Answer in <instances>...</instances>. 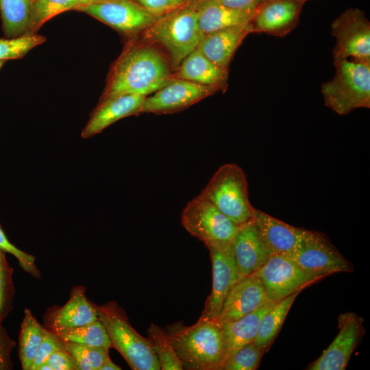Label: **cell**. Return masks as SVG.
Returning <instances> with one entry per match:
<instances>
[{
  "instance_id": "obj_25",
  "label": "cell",
  "mask_w": 370,
  "mask_h": 370,
  "mask_svg": "<svg viewBox=\"0 0 370 370\" xmlns=\"http://www.w3.org/2000/svg\"><path fill=\"white\" fill-rule=\"evenodd\" d=\"M297 291L278 301L262 317L254 343L267 352L279 333L286 317L297 296Z\"/></svg>"
},
{
  "instance_id": "obj_40",
  "label": "cell",
  "mask_w": 370,
  "mask_h": 370,
  "mask_svg": "<svg viewBox=\"0 0 370 370\" xmlns=\"http://www.w3.org/2000/svg\"><path fill=\"white\" fill-rule=\"evenodd\" d=\"M153 14L161 16L171 10V0H134Z\"/></svg>"
},
{
  "instance_id": "obj_37",
  "label": "cell",
  "mask_w": 370,
  "mask_h": 370,
  "mask_svg": "<svg viewBox=\"0 0 370 370\" xmlns=\"http://www.w3.org/2000/svg\"><path fill=\"white\" fill-rule=\"evenodd\" d=\"M16 343L10 338L6 329L0 324V370H10L14 365L11 354Z\"/></svg>"
},
{
  "instance_id": "obj_46",
  "label": "cell",
  "mask_w": 370,
  "mask_h": 370,
  "mask_svg": "<svg viewBox=\"0 0 370 370\" xmlns=\"http://www.w3.org/2000/svg\"><path fill=\"white\" fill-rule=\"evenodd\" d=\"M293 1H300V2L304 3L305 1H306L308 0H293Z\"/></svg>"
},
{
  "instance_id": "obj_1",
  "label": "cell",
  "mask_w": 370,
  "mask_h": 370,
  "mask_svg": "<svg viewBox=\"0 0 370 370\" xmlns=\"http://www.w3.org/2000/svg\"><path fill=\"white\" fill-rule=\"evenodd\" d=\"M173 79L167 60L158 49L132 45L114 63L99 101L129 94L147 97Z\"/></svg>"
},
{
  "instance_id": "obj_12",
  "label": "cell",
  "mask_w": 370,
  "mask_h": 370,
  "mask_svg": "<svg viewBox=\"0 0 370 370\" xmlns=\"http://www.w3.org/2000/svg\"><path fill=\"white\" fill-rule=\"evenodd\" d=\"M206 247L212 262V286L199 319H217L229 291L242 278L232 242L210 244Z\"/></svg>"
},
{
  "instance_id": "obj_13",
  "label": "cell",
  "mask_w": 370,
  "mask_h": 370,
  "mask_svg": "<svg viewBox=\"0 0 370 370\" xmlns=\"http://www.w3.org/2000/svg\"><path fill=\"white\" fill-rule=\"evenodd\" d=\"M338 332L322 354L310 364L308 370H345L364 334L363 319L354 312L341 314Z\"/></svg>"
},
{
  "instance_id": "obj_4",
  "label": "cell",
  "mask_w": 370,
  "mask_h": 370,
  "mask_svg": "<svg viewBox=\"0 0 370 370\" xmlns=\"http://www.w3.org/2000/svg\"><path fill=\"white\" fill-rule=\"evenodd\" d=\"M98 319L103 325L112 347L115 348L133 370H160L158 360L148 338L130 324L124 310L114 301L95 304Z\"/></svg>"
},
{
  "instance_id": "obj_30",
  "label": "cell",
  "mask_w": 370,
  "mask_h": 370,
  "mask_svg": "<svg viewBox=\"0 0 370 370\" xmlns=\"http://www.w3.org/2000/svg\"><path fill=\"white\" fill-rule=\"evenodd\" d=\"M152 349L162 370H182V364L165 331L160 326L151 323L147 331Z\"/></svg>"
},
{
  "instance_id": "obj_43",
  "label": "cell",
  "mask_w": 370,
  "mask_h": 370,
  "mask_svg": "<svg viewBox=\"0 0 370 370\" xmlns=\"http://www.w3.org/2000/svg\"><path fill=\"white\" fill-rule=\"evenodd\" d=\"M79 1H81L82 5H86V4L102 3V2L108 1L110 0H79Z\"/></svg>"
},
{
  "instance_id": "obj_5",
  "label": "cell",
  "mask_w": 370,
  "mask_h": 370,
  "mask_svg": "<svg viewBox=\"0 0 370 370\" xmlns=\"http://www.w3.org/2000/svg\"><path fill=\"white\" fill-rule=\"evenodd\" d=\"M199 197L212 204L236 225L254 221L244 171L236 164L221 165L213 174Z\"/></svg>"
},
{
  "instance_id": "obj_7",
  "label": "cell",
  "mask_w": 370,
  "mask_h": 370,
  "mask_svg": "<svg viewBox=\"0 0 370 370\" xmlns=\"http://www.w3.org/2000/svg\"><path fill=\"white\" fill-rule=\"evenodd\" d=\"M181 224L206 246L232 242L238 227L212 204L199 195L184 208Z\"/></svg>"
},
{
  "instance_id": "obj_6",
  "label": "cell",
  "mask_w": 370,
  "mask_h": 370,
  "mask_svg": "<svg viewBox=\"0 0 370 370\" xmlns=\"http://www.w3.org/2000/svg\"><path fill=\"white\" fill-rule=\"evenodd\" d=\"M147 30L148 37L167 51L173 66H179L204 36L197 12L190 3L171 10Z\"/></svg>"
},
{
  "instance_id": "obj_10",
  "label": "cell",
  "mask_w": 370,
  "mask_h": 370,
  "mask_svg": "<svg viewBox=\"0 0 370 370\" xmlns=\"http://www.w3.org/2000/svg\"><path fill=\"white\" fill-rule=\"evenodd\" d=\"M74 10L90 15L127 37L148 29L160 17L134 0H110L81 5Z\"/></svg>"
},
{
  "instance_id": "obj_35",
  "label": "cell",
  "mask_w": 370,
  "mask_h": 370,
  "mask_svg": "<svg viewBox=\"0 0 370 370\" xmlns=\"http://www.w3.org/2000/svg\"><path fill=\"white\" fill-rule=\"evenodd\" d=\"M0 249L5 253L13 255L18 262L21 269L36 279L41 277V273L36 266V258L15 247L6 237L3 230L0 226Z\"/></svg>"
},
{
  "instance_id": "obj_28",
  "label": "cell",
  "mask_w": 370,
  "mask_h": 370,
  "mask_svg": "<svg viewBox=\"0 0 370 370\" xmlns=\"http://www.w3.org/2000/svg\"><path fill=\"white\" fill-rule=\"evenodd\" d=\"M50 332L62 341L108 349L112 347L107 332L99 319L84 325Z\"/></svg>"
},
{
  "instance_id": "obj_34",
  "label": "cell",
  "mask_w": 370,
  "mask_h": 370,
  "mask_svg": "<svg viewBox=\"0 0 370 370\" xmlns=\"http://www.w3.org/2000/svg\"><path fill=\"white\" fill-rule=\"evenodd\" d=\"M13 271L6 259L5 252L0 249V324L13 308L15 295Z\"/></svg>"
},
{
  "instance_id": "obj_24",
  "label": "cell",
  "mask_w": 370,
  "mask_h": 370,
  "mask_svg": "<svg viewBox=\"0 0 370 370\" xmlns=\"http://www.w3.org/2000/svg\"><path fill=\"white\" fill-rule=\"evenodd\" d=\"M277 302L267 299L251 313L238 319L220 323L227 358L240 347L254 341L262 317Z\"/></svg>"
},
{
  "instance_id": "obj_16",
  "label": "cell",
  "mask_w": 370,
  "mask_h": 370,
  "mask_svg": "<svg viewBox=\"0 0 370 370\" xmlns=\"http://www.w3.org/2000/svg\"><path fill=\"white\" fill-rule=\"evenodd\" d=\"M98 319L95 304L86 296V288L73 287L70 297L61 307L49 308L44 317V327L49 331L76 328Z\"/></svg>"
},
{
  "instance_id": "obj_31",
  "label": "cell",
  "mask_w": 370,
  "mask_h": 370,
  "mask_svg": "<svg viewBox=\"0 0 370 370\" xmlns=\"http://www.w3.org/2000/svg\"><path fill=\"white\" fill-rule=\"evenodd\" d=\"M62 346L74 360L76 370H99L109 357V349L66 342Z\"/></svg>"
},
{
  "instance_id": "obj_20",
  "label": "cell",
  "mask_w": 370,
  "mask_h": 370,
  "mask_svg": "<svg viewBox=\"0 0 370 370\" xmlns=\"http://www.w3.org/2000/svg\"><path fill=\"white\" fill-rule=\"evenodd\" d=\"M254 215V223L271 255L291 254L295 250L305 230L291 225L256 208Z\"/></svg>"
},
{
  "instance_id": "obj_14",
  "label": "cell",
  "mask_w": 370,
  "mask_h": 370,
  "mask_svg": "<svg viewBox=\"0 0 370 370\" xmlns=\"http://www.w3.org/2000/svg\"><path fill=\"white\" fill-rule=\"evenodd\" d=\"M217 91L215 88L177 79L145 97L141 113H169L180 110Z\"/></svg>"
},
{
  "instance_id": "obj_22",
  "label": "cell",
  "mask_w": 370,
  "mask_h": 370,
  "mask_svg": "<svg viewBox=\"0 0 370 370\" xmlns=\"http://www.w3.org/2000/svg\"><path fill=\"white\" fill-rule=\"evenodd\" d=\"M190 3L197 12L199 25L204 35L248 23L256 12L233 10L213 0H197Z\"/></svg>"
},
{
  "instance_id": "obj_39",
  "label": "cell",
  "mask_w": 370,
  "mask_h": 370,
  "mask_svg": "<svg viewBox=\"0 0 370 370\" xmlns=\"http://www.w3.org/2000/svg\"><path fill=\"white\" fill-rule=\"evenodd\" d=\"M229 8L256 12L264 0H213Z\"/></svg>"
},
{
  "instance_id": "obj_9",
  "label": "cell",
  "mask_w": 370,
  "mask_h": 370,
  "mask_svg": "<svg viewBox=\"0 0 370 370\" xmlns=\"http://www.w3.org/2000/svg\"><path fill=\"white\" fill-rule=\"evenodd\" d=\"M304 271L325 277L328 275L354 271L352 264L322 234L304 230L295 250L289 254Z\"/></svg>"
},
{
  "instance_id": "obj_19",
  "label": "cell",
  "mask_w": 370,
  "mask_h": 370,
  "mask_svg": "<svg viewBox=\"0 0 370 370\" xmlns=\"http://www.w3.org/2000/svg\"><path fill=\"white\" fill-rule=\"evenodd\" d=\"M145 98V96L129 94L99 101L82 131V137H92L123 118L141 113Z\"/></svg>"
},
{
  "instance_id": "obj_32",
  "label": "cell",
  "mask_w": 370,
  "mask_h": 370,
  "mask_svg": "<svg viewBox=\"0 0 370 370\" xmlns=\"http://www.w3.org/2000/svg\"><path fill=\"white\" fill-rule=\"evenodd\" d=\"M46 38L37 33L12 38H0V60L23 58L31 49L42 44Z\"/></svg>"
},
{
  "instance_id": "obj_23",
  "label": "cell",
  "mask_w": 370,
  "mask_h": 370,
  "mask_svg": "<svg viewBox=\"0 0 370 370\" xmlns=\"http://www.w3.org/2000/svg\"><path fill=\"white\" fill-rule=\"evenodd\" d=\"M228 70L206 58L197 48L188 55L179 66L177 77L199 84L224 90Z\"/></svg>"
},
{
  "instance_id": "obj_8",
  "label": "cell",
  "mask_w": 370,
  "mask_h": 370,
  "mask_svg": "<svg viewBox=\"0 0 370 370\" xmlns=\"http://www.w3.org/2000/svg\"><path fill=\"white\" fill-rule=\"evenodd\" d=\"M262 283L267 297L280 300L324 278L302 269L289 254H272L254 274Z\"/></svg>"
},
{
  "instance_id": "obj_11",
  "label": "cell",
  "mask_w": 370,
  "mask_h": 370,
  "mask_svg": "<svg viewBox=\"0 0 370 370\" xmlns=\"http://www.w3.org/2000/svg\"><path fill=\"white\" fill-rule=\"evenodd\" d=\"M331 32L336 39L334 60L353 58L370 62V23L363 12L346 10L333 21Z\"/></svg>"
},
{
  "instance_id": "obj_15",
  "label": "cell",
  "mask_w": 370,
  "mask_h": 370,
  "mask_svg": "<svg viewBox=\"0 0 370 370\" xmlns=\"http://www.w3.org/2000/svg\"><path fill=\"white\" fill-rule=\"evenodd\" d=\"M303 4L293 0H264L250 21L253 32L286 35L296 27Z\"/></svg>"
},
{
  "instance_id": "obj_41",
  "label": "cell",
  "mask_w": 370,
  "mask_h": 370,
  "mask_svg": "<svg viewBox=\"0 0 370 370\" xmlns=\"http://www.w3.org/2000/svg\"><path fill=\"white\" fill-rule=\"evenodd\" d=\"M121 368L114 364L110 358H108L102 365L99 370H121Z\"/></svg>"
},
{
  "instance_id": "obj_17",
  "label": "cell",
  "mask_w": 370,
  "mask_h": 370,
  "mask_svg": "<svg viewBox=\"0 0 370 370\" xmlns=\"http://www.w3.org/2000/svg\"><path fill=\"white\" fill-rule=\"evenodd\" d=\"M267 299L258 277L251 275L242 278L229 291L217 320L222 323L238 319L258 308Z\"/></svg>"
},
{
  "instance_id": "obj_3",
  "label": "cell",
  "mask_w": 370,
  "mask_h": 370,
  "mask_svg": "<svg viewBox=\"0 0 370 370\" xmlns=\"http://www.w3.org/2000/svg\"><path fill=\"white\" fill-rule=\"evenodd\" d=\"M334 77L322 84L325 105L340 115L370 108V62L353 58L334 60Z\"/></svg>"
},
{
  "instance_id": "obj_29",
  "label": "cell",
  "mask_w": 370,
  "mask_h": 370,
  "mask_svg": "<svg viewBox=\"0 0 370 370\" xmlns=\"http://www.w3.org/2000/svg\"><path fill=\"white\" fill-rule=\"evenodd\" d=\"M82 5L79 0H30L29 33H37L42 25L55 16Z\"/></svg>"
},
{
  "instance_id": "obj_45",
  "label": "cell",
  "mask_w": 370,
  "mask_h": 370,
  "mask_svg": "<svg viewBox=\"0 0 370 370\" xmlns=\"http://www.w3.org/2000/svg\"><path fill=\"white\" fill-rule=\"evenodd\" d=\"M197 0H187V1L186 3H191V2H194V1H196Z\"/></svg>"
},
{
  "instance_id": "obj_18",
  "label": "cell",
  "mask_w": 370,
  "mask_h": 370,
  "mask_svg": "<svg viewBox=\"0 0 370 370\" xmlns=\"http://www.w3.org/2000/svg\"><path fill=\"white\" fill-rule=\"evenodd\" d=\"M232 243L241 278L254 274L271 255L254 221L238 226Z\"/></svg>"
},
{
  "instance_id": "obj_36",
  "label": "cell",
  "mask_w": 370,
  "mask_h": 370,
  "mask_svg": "<svg viewBox=\"0 0 370 370\" xmlns=\"http://www.w3.org/2000/svg\"><path fill=\"white\" fill-rule=\"evenodd\" d=\"M61 347L62 341L53 332L46 329L42 341L36 352L31 370H38V368L47 360L55 350Z\"/></svg>"
},
{
  "instance_id": "obj_21",
  "label": "cell",
  "mask_w": 370,
  "mask_h": 370,
  "mask_svg": "<svg viewBox=\"0 0 370 370\" xmlns=\"http://www.w3.org/2000/svg\"><path fill=\"white\" fill-rule=\"evenodd\" d=\"M253 32L249 23L205 34L197 47L217 65L227 69L238 47Z\"/></svg>"
},
{
  "instance_id": "obj_42",
  "label": "cell",
  "mask_w": 370,
  "mask_h": 370,
  "mask_svg": "<svg viewBox=\"0 0 370 370\" xmlns=\"http://www.w3.org/2000/svg\"><path fill=\"white\" fill-rule=\"evenodd\" d=\"M187 0H171V8L172 9L177 8L183 4H184Z\"/></svg>"
},
{
  "instance_id": "obj_44",
  "label": "cell",
  "mask_w": 370,
  "mask_h": 370,
  "mask_svg": "<svg viewBox=\"0 0 370 370\" xmlns=\"http://www.w3.org/2000/svg\"><path fill=\"white\" fill-rule=\"evenodd\" d=\"M5 62V61L0 60V69H1V68L2 67V66L3 65V64H4Z\"/></svg>"
},
{
  "instance_id": "obj_33",
  "label": "cell",
  "mask_w": 370,
  "mask_h": 370,
  "mask_svg": "<svg viewBox=\"0 0 370 370\" xmlns=\"http://www.w3.org/2000/svg\"><path fill=\"white\" fill-rule=\"evenodd\" d=\"M264 352L254 342L248 343L230 354L222 370H254L258 368Z\"/></svg>"
},
{
  "instance_id": "obj_38",
  "label": "cell",
  "mask_w": 370,
  "mask_h": 370,
  "mask_svg": "<svg viewBox=\"0 0 370 370\" xmlns=\"http://www.w3.org/2000/svg\"><path fill=\"white\" fill-rule=\"evenodd\" d=\"M46 362L51 370H76L73 358L62 346L55 350Z\"/></svg>"
},
{
  "instance_id": "obj_2",
  "label": "cell",
  "mask_w": 370,
  "mask_h": 370,
  "mask_svg": "<svg viewBox=\"0 0 370 370\" xmlns=\"http://www.w3.org/2000/svg\"><path fill=\"white\" fill-rule=\"evenodd\" d=\"M183 369L222 370L227 358L221 325L217 319H200L190 326L182 321L164 329Z\"/></svg>"
},
{
  "instance_id": "obj_26",
  "label": "cell",
  "mask_w": 370,
  "mask_h": 370,
  "mask_svg": "<svg viewBox=\"0 0 370 370\" xmlns=\"http://www.w3.org/2000/svg\"><path fill=\"white\" fill-rule=\"evenodd\" d=\"M45 330V327L36 320L31 310L25 308L21 325L18 345V358L23 370H31Z\"/></svg>"
},
{
  "instance_id": "obj_27",
  "label": "cell",
  "mask_w": 370,
  "mask_h": 370,
  "mask_svg": "<svg viewBox=\"0 0 370 370\" xmlns=\"http://www.w3.org/2000/svg\"><path fill=\"white\" fill-rule=\"evenodd\" d=\"M0 14L5 38L29 33L30 0H0Z\"/></svg>"
}]
</instances>
